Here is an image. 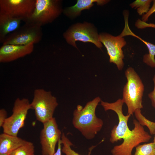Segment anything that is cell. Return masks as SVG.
<instances>
[{
	"instance_id": "16",
	"label": "cell",
	"mask_w": 155,
	"mask_h": 155,
	"mask_svg": "<svg viewBox=\"0 0 155 155\" xmlns=\"http://www.w3.org/2000/svg\"><path fill=\"white\" fill-rule=\"evenodd\" d=\"M109 1L107 0H79L75 5L65 9L63 12L67 16L73 18L79 15L82 10L89 9L94 5V3L102 5Z\"/></svg>"
},
{
	"instance_id": "5",
	"label": "cell",
	"mask_w": 155,
	"mask_h": 155,
	"mask_svg": "<svg viewBox=\"0 0 155 155\" xmlns=\"http://www.w3.org/2000/svg\"><path fill=\"white\" fill-rule=\"evenodd\" d=\"M17 29L5 37L3 44L26 45L30 43H38L41 40L42 32L41 26L26 22Z\"/></svg>"
},
{
	"instance_id": "28",
	"label": "cell",
	"mask_w": 155,
	"mask_h": 155,
	"mask_svg": "<svg viewBox=\"0 0 155 155\" xmlns=\"http://www.w3.org/2000/svg\"><path fill=\"white\" fill-rule=\"evenodd\" d=\"M153 142L154 143V147H155V135H154V138Z\"/></svg>"
},
{
	"instance_id": "1",
	"label": "cell",
	"mask_w": 155,
	"mask_h": 155,
	"mask_svg": "<svg viewBox=\"0 0 155 155\" xmlns=\"http://www.w3.org/2000/svg\"><path fill=\"white\" fill-rule=\"evenodd\" d=\"M101 101L100 98L97 97L87 102L84 107L78 105L73 112V125L87 139L94 138L103 125L102 120L95 114L96 108Z\"/></svg>"
},
{
	"instance_id": "7",
	"label": "cell",
	"mask_w": 155,
	"mask_h": 155,
	"mask_svg": "<svg viewBox=\"0 0 155 155\" xmlns=\"http://www.w3.org/2000/svg\"><path fill=\"white\" fill-rule=\"evenodd\" d=\"M63 36L68 44L76 48L77 41L92 43L100 49L102 47L97 30L91 24L87 22L73 25L63 33Z\"/></svg>"
},
{
	"instance_id": "17",
	"label": "cell",
	"mask_w": 155,
	"mask_h": 155,
	"mask_svg": "<svg viewBox=\"0 0 155 155\" xmlns=\"http://www.w3.org/2000/svg\"><path fill=\"white\" fill-rule=\"evenodd\" d=\"M141 40L146 45L149 51V53L143 56L144 62L151 67H155V45L142 39Z\"/></svg>"
},
{
	"instance_id": "13",
	"label": "cell",
	"mask_w": 155,
	"mask_h": 155,
	"mask_svg": "<svg viewBox=\"0 0 155 155\" xmlns=\"http://www.w3.org/2000/svg\"><path fill=\"white\" fill-rule=\"evenodd\" d=\"M34 44L20 45L4 44L0 48V62H10L31 54L33 51Z\"/></svg>"
},
{
	"instance_id": "19",
	"label": "cell",
	"mask_w": 155,
	"mask_h": 155,
	"mask_svg": "<svg viewBox=\"0 0 155 155\" xmlns=\"http://www.w3.org/2000/svg\"><path fill=\"white\" fill-rule=\"evenodd\" d=\"M152 0H136L129 5L132 8L137 9L138 14L140 16L146 14L150 9Z\"/></svg>"
},
{
	"instance_id": "10",
	"label": "cell",
	"mask_w": 155,
	"mask_h": 155,
	"mask_svg": "<svg viewBox=\"0 0 155 155\" xmlns=\"http://www.w3.org/2000/svg\"><path fill=\"white\" fill-rule=\"evenodd\" d=\"M99 40L106 49L109 57V62L115 64L119 70L124 66V54L122 48L126 44L123 37L119 35L113 36L108 33H102L99 34Z\"/></svg>"
},
{
	"instance_id": "24",
	"label": "cell",
	"mask_w": 155,
	"mask_h": 155,
	"mask_svg": "<svg viewBox=\"0 0 155 155\" xmlns=\"http://www.w3.org/2000/svg\"><path fill=\"white\" fill-rule=\"evenodd\" d=\"M135 26L138 28H143L147 27L155 28V24H148L146 22H143L139 20H137L135 24Z\"/></svg>"
},
{
	"instance_id": "26",
	"label": "cell",
	"mask_w": 155,
	"mask_h": 155,
	"mask_svg": "<svg viewBox=\"0 0 155 155\" xmlns=\"http://www.w3.org/2000/svg\"><path fill=\"white\" fill-rule=\"evenodd\" d=\"M153 80L154 86L153 90L148 94V96L150 99L152 106L155 108V75H154Z\"/></svg>"
},
{
	"instance_id": "9",
	"label": "cell",
	"mask_w": 155,
	"mask_h": 155,
	"mask_svg": "<svg viewBox=\"0 0 155 155\" xmlns=\"http://www.w3.org/2000/svg\"><path fill=\"white\" fill-rule=\"evenodd\" d=\"M101 105L105 111L112 110L118 116L119 123L115 125L110 134V141L112 143L117 142L121 139L123 140L130 133L131 130L129 128L127 123L131 115H124L123 112L122 107L124 104L122 99L119 98L115 102L109 103L101 100Z\"/></svg>"
},
{
	"instance_id": "25",
	"label": "cell",
	"mask_w": 155,
	"mask_h": 155,
	"mask_svg": "<svg viewBox=\"0 0 155 155\" xmlns=\"http://www.w3.org/2000/svg\"><path fill=\"white\" fill-rule=\"evenodd\" d=\"M7 113L6 111L4 108L0 110V127H2L5 121L7 119Z\"/></svg>"
},
{
	"instance_id": "8",
	"label": "cell",
	"mask_w": 155,
	"mask_h": 155,
	"mask_svg": "<svg viewBox=\"0 0 155 155\" xmlns=\"http://www.w3.org/2000/svg\"><path fill=\"white\" fill-rule=\"evenodd\" d=\"M133 123L134 128L121 144L114 147L111 151L112 155H132L134 148L141 143L148 142L151 138L152 136L136 119H133Z\"/></svg>"
},
{
	"instance_id": "14",
	"label": "cell",
	"mask_w": 155,
	"mask_h": 155,
	"mask_svg": "<svg viewBox=\"0 0 155 155\" xmlns=\"http://www.w3.org/2000/svg\"><path fill=\"white\" fill-rule=\"evenodd\" d=\"M22 19L0 12V43H3L5 37L20 26Z\"/></svg>"
},
{
	"instance_id": "27",
	"label": "cell",
	"mask_w": 155,
	"mask_h": 155,
	"mask_svg": "<svg viewBox=\"0 0 155 155\" xmlns=\"http://www.w3.org/2000/svg\"><path fill=\"white\" fill-rule=\"evenodd\" d=\"M61 138L59 140L58 143V147L57 151L53 155H61L62 147Z\"/></svg>"
},
{
	"instance_id": "3",
	"label": "cell",
	"mask_w": 155,
	"mask_h": 155,
	"mask_svg": "<svg viewBox=\"0 0 155 155\" xmlns=\"http://www.w3.org/2000/svg\"><path fill=\"white\" fill-rule=\"evenodd\" d=\"M34 111L36 119L44 123L53 117L54 111L58 104L57 98L51 92L43 89H35L30 103Z\"/></svg>"
},
{
	"instance_id": "20",
	"label": "cell",
	"mask_w": 155,
	"mask_h": 155,
	"mask_svg": "<svg viewBox=\"0 0 155 155\" xmlns=\"http://www.w3.org/2000/svg\"><path fill=\"white\" fill-rule=\"evenodd\" d=\"M34 153L33 144L27 141L25 144L12 152L9 155H34Z\"/></svg>"
},
{
	"instance_id": "15",
	"label": "cell",
	"mask_w": 155,
	"mask_h": 155,
	"mask_svg": "<svg viewBox=\"0 0 155 155\" xmlns=\"http://www.w3.org/2000/svg\"><path fill=\"white\" fill-rule=\"evenodd\" d=\"M27 142L17 136L3 133L0 135V154H9Z\"/></svg>"
},
{
	"instance_id": "11",
	"label": "cell",
	"mask_w": 155,
	"mask_h": 155,
	"mask_svg": "<svg viewBox=\"0 0 155 155\" xmlns=\"http://www.w3.org/2000/svg\"><path fill=\"white\" fill-rule=\"evenodd\" d=\"M43 124V127L40 135L42 154L53 155L55 152L56 144L61 138L62 133L54 117Z\"/></svg>"
},
{
	"instance_id": "2",
	"label": "cell",
	"mask_w": 155,
	"mask_h": 155,
	"mask_svg": "<svg viewBox=\"0 0 155 155\" xmlns=\"http://www.w3.org/2000/svg\"><path fill=\"white\" fill-rule=\"evenodd\" d=\"M125 74L127 82L123 88L122 99L127 106V114L131 115L137 109L143 108L144 86L133 68H128L125 71Z\"/></svg>"
},
{
	"instance_id": "18",
	"label": "cell",
	"mask_w": 155,
	"mask_h": 155,
	"mask_svg": "<svg viewBox=\"0 0 155 155\" xmlns=\"http://www.w3.org/2000/svg\"><path fill=\"white\" fill-rule=\"evenodd\" d=\"M135 116L140 124L142 126H146L148 129L150 134L155 135V122L146 119L141 113V109H138L134 112Z\"/></svg>"
},
{
	"instance_id": "6",
	"label": "cell",
	"mask_w": 155,
	"mask_h": 155,
	"mask_svg": "<svg viewBox=\"0 0 155 155\" xmlns=\"http://www.w3.org/2000/svg\"><path fill=\"white\" fill-rule=\"evenodd\" d=\"M30 109H32L30 103L27 98H17L14 103L12 115L7 118L2 127L3 133L17 136L19 131L24 125Z\"/></svg>"
},
{
	"instance_id": "4",
	"label": "cell",
	"mask_w": 155,
	"mask_h": 155,
	"mask_svg": "<svg viewBox=\"0 0 155 155\" xmlns=\"http://www.w3.org/2000/svg\"><path fill=\"white\" fill-rule=\"evenodd\" d=\"M62 11L60 0H36L33 13L26 22L32 23L42 26L52 22Z\"/></svg>"
},
{
	"instance_id": "22",
	"label": "cell",
	"mask_w": 155,
	"mask_h": 155,
	"mask_svg": "<svg viewBox=\"0 0 155 155\" xmlns=\"http://www.w3.org/2000/svg\"><path fill=\"white\" fill-rule=\"evenodd\" d=\"M61 140L63 144L62 152L65 155H81L71 149V146L73 144L63 133H62ZM90 155L89 153L88 155Z\"/></svg>"
},
{
	"instance_id": "23",
	"label": "cell",
	"mask_w": 155,
	"mask_h": 155,
	"mask_svg": "<svg viewBox=\"0 0 155 155\" xmlns=\"http://www.w3.org/2000/svg\"><path fill=\"white\" fill-rule=\"evenodd\" d=\"M153 4L152 7L150 8L147 13L142 16V21L146 22L148 20L149 17L155 12V0H152Z\"/></svg>"
},
{
	"instance_id": "29",
	"label": "cell",
	"mask_w": 155,
	"mask_h": 155,
	"mask_svg": "<svg viewBox=\"0 0 155 155\" xmlns=\"http://www.w3.org/2000/svg\"><path fill=\"white\" fill-rule=\"evenodd\" d=\"M0 155H9V154H0Z\"/></svg>"
},
{
	"instance_id": "12",
	"label": "cell",
	"mask_w": 155,
	"mask_h": 155,
	"mask_svg": "<svg viewBox=\"0 0 155 155\" xmlns=\"http://www.w3.org/2000/svg\"><path fill=\"white\" fill-rule=\"evenodd\" d=\"M36 0H0V12L22 19L26 22L34 9Z\"/></svg>"
},
{
	"instance_id": "21",
	"label": "cell",
	"mask_w": 155,
	"mask_h": 155,
	"mask_svg": "<svg viewBox=\"0 0 155 155\" xmlns=\"http://www.w3.org/2000/svg\"><path fill=\"white\" fill-rule=\"evenodd\" d=\"M135 148L134 155H155L154 144L153 142L139 145Z\"/></svg>"
}]
</instances>
